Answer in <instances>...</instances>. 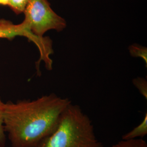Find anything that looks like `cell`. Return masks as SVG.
<instances>
[{
    "label": "cell",
    "mask_w": 147,
    "mask_h": 147,
    "mask_svg": "<svg viewBox=\"0 0 147 147\" xmlns=\"http://www.w3.org/2000/svg\"><path fill=\"white\" fill-rule=\"evenodd\" d=\"M37 147H103L89 117L78 105L69 104L55 129Z\"/></svg>",
    "instance_id": "obj_2"
},
{
    "label": "cell",
    "mask_w": 147,
    "mask_h": 147,
    "mask_svg": "<svg viewBox=\"0 0 147 147\" xmlns=\"http://www.w3.org/2000/svg\"><path fill=\"white\" fill-rule=\"evenodd\" d=\"M131 55L134 57H140L144 59L147 63V48L138 44H134L129 47Z\"/></svg>",
    "instance_id": "obj_7"
},
{
    "label": "cell",
    "mask_w": 147,
    "mask_h": 147,
    "mask_svg": "<svg viewBox=\"0 0 147 147\" xmlns=\"http://www.w3.org/2000/svg\"><path fill=\"white\" fill-rule=\"evenodd\" d=\"M29 0H11L9 7L16 15L23 13Z\"/></svg>",
    "instance_id": "obj_9"
},
{
    "label": "cell",
    "mask_w": 147,
    "mask_h": 147,
    "mask_svg": "<svg viewBox=\"0 0 147 147\" xmlns=\"http://www.w3.org/2000/svg\"><path fill=\"white\" fill-rule=\"evenodd\" d=\"M11 0H0V5L9 6Z\"/></svg>",
    "instance_id": "obj_11"
},
{
    "label": "cell",
    "mask_w": 147,
    "mask_h": 147,
    "mask_svg": "<svg viewBox=\"0 0 147 147\" xmlns=\"http://www.w3.org/2000/svg\"><path fill=\"white\" fill-rule=\"evenodd\" d=\"M133 83L135 87L139 90L141 94H142L146 99L147 98V81L143 78H137L135 79Z\"/></svg>",
    "instance_id": "obj_10"
},
{
    "label": "cell",
    "mask_w": 147,
    "mask_h": 147,
    "mask_svg": "<svg viewBox=\"0 0 147 147\" xmlns=\"http://www.w3.org/2000/svg\"><path fill=\"white\" fill-rule=\"evenodd\" d=\"M5 102L0 99V147H5L6 137L3 122V111Z\"/></svg>",
    "instance_id": "obj_8"
},
{
    "label": "cell",
    "mask_w": 147,
    "mask_h": 147,
    "mask_svg": "<svg viewBox=\"0 0 147 147\" xmlns=\"http://www.w3.org/2000/svg\"><path fill=\"white\" fill-rule=\"evenodd\" d=\"M71 102L53 93L36 100L5 103L4 127L12 147H37L53 131Z\"/></svg>",
    "instance_id": "obj_1"
},
{
    "label": "cell",
    "mask_w": 147,
    "mask_h": 147,
    "mask_svg": "<svg viewBox=\"0 0 147 147\" xmlns=\"http://www.w3.org/2000/svg\"><path fill=\"white\" fill-rule=\"evenodd\" d=\"M147 134V113H146L142 123L135 127L130 131L122 136L123 140L135 139L138 137H143Z\"/></svg>",
    "instance_id": "obj_5"
},
{
    "label": "cell",
    "mask_w": 147,
    "mask_h": 147,
    "mask_svg": "<svg viewBox=\"0 0 147 147\" xmlns=\"http://www.w3.org/2000/svg\"><path fill=\"white\" fill-rule=\"evenodd\" d=\"M112 147H147L146 142L142 138L123 140L113 145Z\"/></svg>",
    "instance_id": "obj_6"
},
{
    "label": "cell",
    "mask_w": 147,
    "mask_h": 147,
    "mask_svg": "<svg viewBox=\"0 0 147 147\" xmlns=\"http://www.w3.org/2000/svg\"><path fill=\"white\" fill-rule=\"evenodd\" d=\"M23 13L24 21L37 37H44L50 30L63 31L67 27L65 20L53 11L48 0H29Z\"/></svg>",
    "instance_id": "obj_3"
},
{
    "label": "cell",
    "mask_w": 147,
    "mask_h": 147,
    "mask_svg": "<svg viewBox=\"0 0 147 147\" xmlns=\"http://www.w3.org/2000/svg\"><path fill=\"white\" fill-rule=\"evenodd\" d=\"M16 36L26 37L36 45L40 54L39 62L44 61L47 66L52 64L53 61L50 58V55L53 53L52 41L49 38H40L35 36L24 21L21 24L16 25L8 20L0 19V38L11 40Z\"/></svg>",
    "instance_id": "obj_4"
}]
</instances>
